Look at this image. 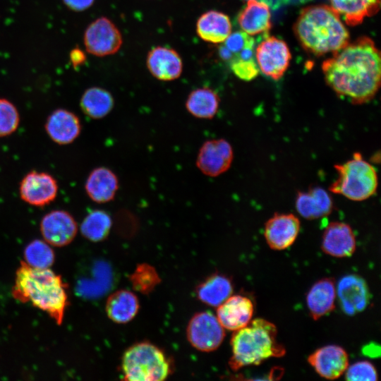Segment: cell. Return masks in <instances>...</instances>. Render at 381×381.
I'll return each instance as SVG.
<instances>
[{
	"label": "cell",
	"mask_w": 381,
	"mask_h": 381,
	"mask_svg": "<svg viewBox=\"0 0 381 381\" xmlns=\"http://www.w3.org/2000/svg\"><path fill=\"white\" fill-rule=\"evenodd\" d=\"M327 84L354 104L372 99L380 85V53L374 42L361 37L333 53L323 61Z\"/></svg>",
	"instance_id": "obj_1"
},
{
	"label": "cell",
	"mask_w": 381,
	"mask_h": 381,
	"mask_svg": "<svg viewBox=\"0 0 381 381\" xmlns=\"http://www.w3.org/2000/svg\"><path fill=\"white\" fill-rule=\"evenodd\" d=\"M66 287L61 276L49 268L32 267L22 261L16 273L12 294L16 300L30 302L61 325L68 305Z\"/></svg>",
	"instance_id": "obj_2"
},
{
	"label": "cell",
	"mask_w": 381,
	"mask_h": 381,
	"mask_svg": "<svg viewBox=\"0 0 381 381\" xmlns=\"http://www.w3.org/2000/svg\"><path fill=\"white\" fill-rule=\"evenodd\" d=\"M295 35L307 52L317 56L332 54L349 42V33L339 14L330 6L303 8L294 25Z\"/></svg>",
	"instance_id": "obj_3"
},
{
	"label": "cell",
	"mask_w": 381,
	"mask_h": 381,
	"mask_svg": "<svg viewBox=\"0 0 381 381\" xmlns=\"http://www.w3.org/2000/svg\"><path fill=\"white\" fill-rule=\"evenodd\" d=\"M231 356L229 361L233 370L248 365H257L286 353L277 339L276 326L262 318L251 320L246 327L234 331L231 339Z\"/></svg>",
	"instance_id": "obj_4"
},
{
	"label": "cell",
	"mask_w": 381,
	"mask_h": 381,
	"mask_svg": "<svg viewBox=\"0 0 381 381\" xmlns=\"http://www.w3.org/2000/svg\"><path fill=\"white\" fill-rule=\"evenodd\" d=\"M337 179L329 190L349 200L363 201L373 195L377 188L378 179L375 169L365 160L360 152L344 163L334 165Z\"/></svg>",
	"instance_id": "obj_5"
},
{
	"label": "cell",
	"mask_w": 381,
	"mask_h": 381,
	"mask_svg": "<svg viewBox=\"0 0 381 381\" xmlns=\"http://www.w3.org/2000/svg\"><path fill=\"white\" fill-rule=\"evenodd\" d=\"M122 374L131 381H159L171 373L165 353L150 342H139L128 348L121 359Z\"/></svg>",
	"instance_id": "obj_6"
},
{
	"label": "cell",
	"mask_w": 381,
	"mask_h": 381,
	"mask_svg": "<svg viewBox=\"0 0 381 381\" xmlns=\"http://www.w3.org/2000/svg\"><path fill=\"white\" fill-rule=\"evenodd\" d=\"M186 337L193 347L203 352L216 350L222 343L225 329L217 316L209 311L195 314L186 328Z\"/></svg>",
	"instance_id": "obj_7"
},
{
	"label": "cell",
	"mask_w": 381,
	"mask_h": 381,
	"mask_svg": "<svg viewBox=\"0 0 381 381\" xmlns=\"http://www.w3.org/2000/svg\"><path fill=\"white\" fill-rule=\"evenodd\" d=\"M83 41L87 52L97 56L116 53L123 42L118 28L106 17H100L88 25Z\"/></svg>",
	"instance_id": "obj_8"
},
{
	"label": "cell",
	"mask_w": 381,
	"mask_h": 381,
	"mask_svg": "<svg viewBox=\"0 0 381 381\" xmlns=\"http://www.w3.org/2000/svg\"><path fill=\"white\" fill-rule=\"evenodd\" d=\"M255 57L259 69L265 75L277 80L289 67L291 56L285 42L268 36L256 47Z\"/></svg>",
	"instance_id": "obj_9"
},
{
	"label": "cell",
	"mask_w": 381,
	"mask_h": 381,
	"mask_svg": "<svg viewBox=\"0 0 381 381\" xmlns=\"http://www.w3.org/2000/svg\"><path fill=\"white\" fill-rule=\"evenodd\" d=\"M234 158L233 149L224 139L207 140L200 148L196 166L206 176L215 177L226 171Z\"/></svg>",
	"instance_id": "obj_10"
},
{
	"label": "cell",
	"mask_w": 381,
	"mask_h": 381,
	"mask_svg": "<svg viewBox=\"0 0 381 381\" xmlns=\"http://www.w3.org/2000/svg\"><path fill=\"white\" fill-rule=\"evenodd\" d=\"M339 304L343 312L354 315L363 311L369 305L370 294L365 279L356 274H350L340 279L336 289Z\"/></svg>",
	"instance_id": "obj_11"
},
{
	"label": "cell",
	"mask_w": 381,
	"mask_h": 381,
	"mask_svg": "<svg viewBox=\"0 0 381 381\" xmlns=\"http://www.w3.org/2000/svg\"><path fill=\"white\" fill-rule=\"evenodd\" d=\"M21 199L36 207L45 206L56 198L58 184L49 174L32 171L22 179L19 188Z\"/></svg>",
	"instance_id": "obj_12"
},
{
	"label": "cell",
	"mask_w": 381,
	"mask_h": 381,
	"mask_svg": "<svg viewBox=\"0 0 381 381\" xmlns=\"http://www.w3.org/2000/svg\"><path fill=\"white\" fill-rule=\"evenodd\" d=\"M43 238L50 245L61 247L75 238L78 226L73 217L66 211L53 210L45 214L40 223Z\"/></svg>",
	"instance_id": "obj_13"
},
{
	"label": "cell",
	"mask_w": 381,
	"mask_h": 381,
	"mask_svg": "<svg viewBox=\"0 0 381 381\" xmlns=\"http://www.w3.org/2000/svg\"><path fill=\"white\" fill-rule=\"evenodd\" d=\"M300 227V221L294 214H275L266 222L264 236L270 248L282 250L294 243Z\"/></svg>",
	"instance_id": "obj_14"
},
{
	"label": "cell",
	"mask_w": 381,
	"mask_h": 381,
	"mask_svg": "<svg viewBox=\"0 0 381 381\" xmlns=\"http://www.w3.org/2000/svg\"><path fill=\"white\" fill-rule=\"evenodd\" d=\"M308 361L319 375L334 380L344 373L349 356L341 346L329 344L316 349L308 356Z\"/></svg>",
	"instance_id": "obj_15"
},
{
	"label": "cell",
	"mask_w": 381,
	"mask_h": 381,
	"mask_svg": "<svg viewBox=\"0 0 381 381\" xmlns=\"http://www.w3.org/2000/svg\"><path fill=\"white\" fill-rule=\"evenodd\" d=\"M253 312L252 300L246 296L237 294L231 295L217 307L216 316L224 329L234 332L250 322Z\"/></svg>",
	"instance_id": "obj_16"
},
{
	"label": "cell",
	"mask_w": 381,
	"mask_h": 381,
	"mask_svg": "<svg viewBox=\"0 0 381 381\" xmlns=\"http://www.w3.org/2000/svg\"><path fill=\"white\" fill-rule=\"evenodd\" d=\"M356 247L355 235L348 224L333 222L325 228L321 243L325 253L335 258L349 257L355 252Z\"/></svg>",
	"instance_id": "obj_17"
},
{
	"label": "cell",
	"mask_w": 381,
	"mask_h": 381,
	"mask_svg": "<svg viewBox=\"0 0 381 381\" xmlns=\"http://www.w3.org/2000/svg\"><path fill=\"white\" fill-rule=\"evenodd\" d=\"M146 63L150 73L159 80H175L179 78L183 71V62L179 53L166 47L152 49Z\"/></svg>",
	"instance_id": "obj_18"
},
{
	"label": "cell",
	"mask_w": 381,
	"mask_h": 381,
	"mask_svg": "<svg viewBox=\"0 0 381 381\" xmlns=\"http://www.w3.org/2000/svg\"><path fill=\"white\" fill-rule=\"evenodd\" d=\"M46 131L49 138L59 145H67L73 142L81 131L79 118L66 109H58L47 118Z\"/></svg>",
	"instance_id": "obj_19"
},
{
	"label": "cell",
	"mask_w": 381,
	"mask_h": 381,
	"mask_svg": "<svg viewBox=\"0 0 381 381\" xmlns=\"http://www.w3.org/2000/svg\"><path fill=\"white\" fill-rule=\"evenodd\" d=\"M336 286L332 278L317 281L306 295V303L311 318L317 320L334 309Z\"/></svg>",
	"instance_id": "obj_20"
},
{
	"label": "cell",
	"mask_w": 381,
	"mask_h": 381,
	"mask_svg": "<svg viewBox=\"0 0 381 381\" xmlns=\"http://www.w3.org/2000/svg\"><path fill=\"white\" fill-rule=\"evenodd\" d=\"M85 188L92 201L106 203L114 198L119 189V179L109 168L97 167L89 174Z\"/></svg>",
	"instance_id": "obj_21"
},
{
	"label": "cell",
	"mask_w": 381,
	"mask_h": 381,
	"mask_svg": "<svg viewBox=\"0 0 381 381\" xmlns=\"http://www.w3.org/2000/svg\"><path fill=\"white\" fill-rule=\"evenodd\" d=\"M296 208L303 218L315 219L329 214L333 209V202L325 190L314 187L307 192L298 193Z\"/></svg>",
	"instance_id": "obj_22"
},
{
	"label": "cell",
	"mask_w": 381,
	"mask_h": 381,
	"mask_svg": "<svg viewBox=\"0 0 381 381\" xmlns=\"http://www.w3.org/2000/svg\"><path fill=\"white\" fill-rule=\"evenodd\" d=\"M196 32L204 41L222 43L231 33L228 16L218 11H208L202 14L196 23Z\"/></svg>",
	"instance_id": "obj_23"
},
{
	"label": "cell",
	"mask_w": 381,
	"mask_h": 381,
	"mask_svg": "<svg viewBox=\"0 0 381 381\" xmlns=\"http://www.w3.org/2000/svg\"><path fill=\"white\" fill-rule=\"evenodd\" d=\"M238 23L242 31L248 35L267 32L272 26L268 5L263 1L248 0L238 14Z\"/></svg>",
	"instance_id": "obj_24"
},
{
	"label": "cell",
	"mask_w": 381,
	"mask_h": 381,
	"mask_svg": "<svg viewBox=\"0 0 381 381\" xmlns=\"http://www.w3.org/2000/svg\"><path fill=\"white\" fill-rule=\"evenodd\" d=\"M139 308L137 296L126 289L118 290L111 294L105 305L109 318L118 324H125L133 319Z\"/></svg>",
	"instance_id": "obj_25"
},
{
	"label": "cell",
	"mask_w": 381,
	"mask_h": 381,
	"mask_svg": "<svg viewBox=\"0 0 381 381\" xmlns=\"http://www.w3.org/2000/svg\"><path fill=\"white\" fill-rule=\"evenodd\" d=\"M233 293L231 279L222 274H214L203 281L196 289L198 299L203 303L217 308Z\"/></svg>",
	"instance_id": "obj_26"
},
{
	"label": "cell",
	"mask_w": 381,
	"mask_h": 381,
	"mask_svg": "<svg viewBox=\"0 0 381 381\" xmlns=\"http://www.w3.org/2000/svg\"><path fill=\"white\" fill-rule=\"evenodd\" d=\"M331 6L351 26L361 24L365 18L375 15L380 0H329Z\"/></svg>",
	"instance_id": "obj_27"
},
{
	"label": "cell",
	"mask_w": 381,
	"mask_h": 381,
	"mask_svg": "<svg viewBox=\"0 0 381 381\" xmlns=\"http://www.w3.org/2000/svg\"><path fill=\"white\" fill-rule=\"evenodd\" d=\"M219 106L218 95L209 87H200L193 90L186 102L188 111L192 116L202 119L213 118L218 111Z\"/></svg>",
	"instance_id": "obj_28"
},
{
	"label": "cell",
	"mask_w": 381,
	"mask_h": 381,
	"mask_svg": "<svg viewBox=\"0 0 381 381\" xmlns=\"http://www.w3.org/2000/svg\"><path fill=\"white\" fill-rule=\"evenodd\" d=\"M82 111L89 117L102 119L108 115L114 105V97L107 90L99 87L87 89L80 103Z\"/></svg>",
	"instance_id": "obj_29"
},
{
	"label": "cell",
	"mask_w": 381,
	"mask_h": 381,
	"mask_svg": "<svg viewBox=\"0 0 381 381\" xmlns=\"http://www.w3.org/2000/svg\"><path fill=\"white\" fill-rule=\"evenodd\" d=\"M112 225L110 215L104 210L91 211L84 218L80 231L87 239L99 242L104 240L109 235Z\"/></svg>",
	"instance_id": "obj_30"
},
{
	"label": "cell",
	"mask_w": 381,
	"mask_h": 381,
	"mask_svg": "<svg viewBox=\"0 0 381 381\" xmlns=\"http://www.w3.org/2000/svg\"><path fill=\"white\" fill-rule=\"evenodd\" d=\"M25 262L35 268H49L54 261L53 250L45 242L34 240L25 248L24 252Z\"/></svg>",
	"instance_id": "obj_31"
},
{
	"label": "cell",
	"mask_w": 381,
	"mask_h": 381,
	"mask_svg": "<svg viewBox=\"0 0 381 381\" xmlns=\"http://www.w3.org/2000/svg\"><path fill=\"white\" fill-rule=\"evenodd\" d=\"M19 122V114L16 106L6 99L0 98V137L14 133Z\"/></svg>",
	"instance_id": "obj_32"
},
{
	"label": "cell",
	"mask_w": 381,
	"mask_h": 381,
	"mask_svg": "<svg viewBox=\"0 0 381 381\" xmlns=\"http://www.w3.org/2000/svg\"><path fill=\"white\" fill-rule=\"evenodd\" d=\"M133 287L142 293L151 291L159 282L155 270L148 265H139L131 277Z\"/></svg>",
	"instance_id": "obj_33"
},
{
	"label": "cell",
	"mask_w": 381,
	"mask_h": 381,
	"mask_svg": "<svg viewBox=\"0 0 381 381\" xmlns=\"http://www.w3.org/2000/svg\"><path fill=\"white\" fill-rule=\"evenodd\" d=\"M345 378L349 381H376L378 378L375 367L368 361H361L348 365Z\"/></svg>",
	"instance_id": "obj_34"
},
{
	"label": "cell",
	"mask_w": 381,
	"mask_h": 381,
	"mask_svg": "<svg viewBox=\"0 0 381 381\" xmlns=\"http://www.w3.org/2000/svg\"><path fill=\"white\" fill-rule=\"evenodd\" d=\"M229 64L234 73L246 81L254 79L259 73V68L255 60L234 61Z\"/></svg>",
	"instance_id": "obj_35"
},
{
	"label": "cell",
	"mask_w": 381,
	"mask_h": 381,
	"mask_svg": "<svg viewBox=\"0 0 381 381\" xmlns=\"http://www.w3.org/2000/svg\"><path fill=\"white\" fill-rule=\"evenodd\" d=\"M64 4L74 11H83L89 8L95 0H63Z\"/></svg>",
	"instance_id": "obj_36"
},
{
	"label": "cell",
	"mask_w": 381,
	"mask_h": 381,
	"mask_svg": "<svg viewBox=\"0 0 381 381\" xmlns=\"http://www.w3.org/2000/svg\"><path fill=\"white\" fill-rule=\"evenodd\" d=\"M70 61L74 68L83 65L86 61V55L80 48H74L70 53Z\"/></svg>",
	"instance_id": "obj_37"
},
{
	"label": "cell",
	"mask_w": 381,
	"mask_h": 381,
	"mask_svg": "<svg viewBox=\"0 0 381 381\" xmlns=\"http://www.w3.org/2000/svg\"><path fill=\"white\" fill-rule=\"evenodd\" d=\"M363 353L368 356L375 357L380 354V346L375 343H369L363 346Z\"/></svg>",
	"instance_id": "obj_38"
},
{
	"label": "cell",
	"mask_w": 381,
	"mask_h": 381,
	"mask_svg": "<svg viewBox=\"0 0 381 381\" xmlns=\"http://www.w3.org/2000/svg\"></svg>",
	"instance_id": "obj_39"
}]
</instances>
